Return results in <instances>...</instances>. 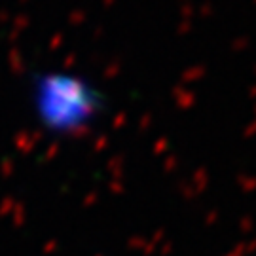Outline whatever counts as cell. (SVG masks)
Segmentation results:
<instances>
[{"mask_svg": "<svg viewBox=\"0 0 256 256\" xmlns=\"http://www.w3.org/2000/svg\"><path fill=\"white\" fill-rule=\"evenodd\" d=\"M28 97L36 120L54 133L86 128L101 110V92L86 76L50 68L32 74Z\"/></svg>", "mask_w": 256, "mask_h": 256, "instance_id": "1", "label": "cell"}]
</instances>
